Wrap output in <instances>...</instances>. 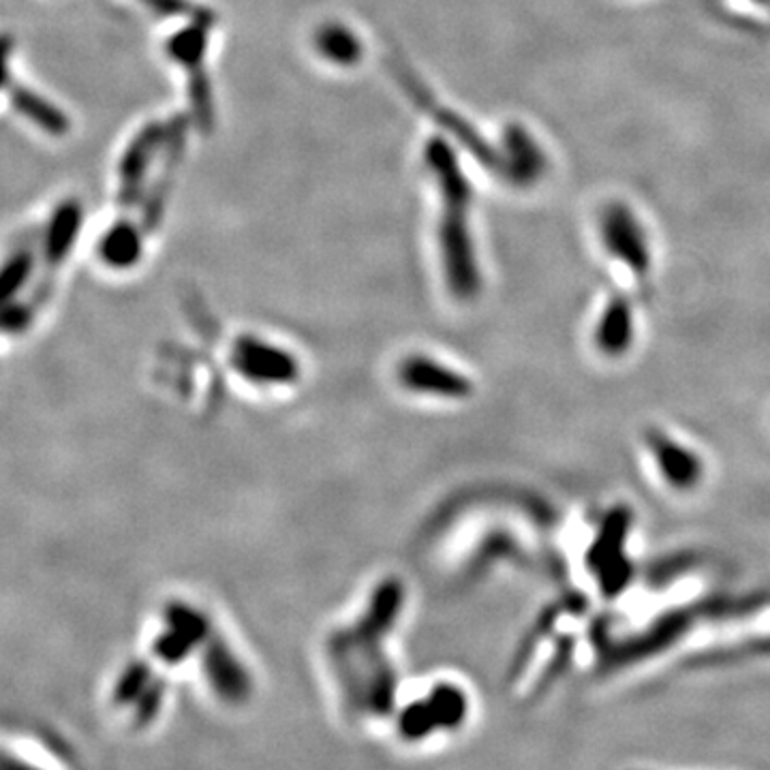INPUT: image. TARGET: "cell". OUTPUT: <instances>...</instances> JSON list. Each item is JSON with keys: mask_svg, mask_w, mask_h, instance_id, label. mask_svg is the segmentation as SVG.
Masks as SVG:
<instances>
[{"mask_svg": "<svg viewBox=\"0 0 770 770\" xmlns=\"http://www.w3.org/2000/svg\"><path fill=\"white\" fill-rule=\"evenodd\" d=\"M424 161L439 195L437 238L449 289L456 298L469 300L480 289V268L469 225L471 187L446 141L431 139Z\"/></svg>", "mask_w": 770, "mask_h": 770, "instance_id": "obj_1", "label": "cell"}, {"mask_svg": "<svg viewBox=\"0 0 770 770\" xmlns=\"http://www.w3.org/2000/svg\"><path fill=\"white\" fill-rule=\"evenodd\" d=\"M210 26L212 17L201 11L191 26L178 30L170 41H167V52L176 63L183 66V71L189 75L191 84L192 112L195 116L203 123H210L212 119V99H210V86H208V75H206V50H208V37H210Z\"/></svg>", "mask_w": 770, "mask_h": 770, "instance_id": "obj_2", "label": "cell"}, {"mask_svg": "<svg viewBox=\"0 0 770 770\" xmlns=\"http://www.w3.org/2000/svg\"><path fill=\"white\" fill-rule=\"evenodd\" d=\"M174 125L165 127L161 123H152L141 128L139 135H135V139L128 144L119 165V201L125 208L144 195V185L150 176V167L165 152L174 133Z\"/></svg>", "mask_w": 770, "mask_h": 770, "instance_id": "obj_3", "label": "cell"}, {"mask_svg": "<svg viewBox=\"0 0 770 770\" xmlns=\"http://www.w3.org/2000/svg\"><path fill=\"white\" fill-rule=\"evenodd\" d=\"M601 238L610 256L625 263L638 278L648 276L650 251L636 214L621 201L601 212Z\"/></svg>", "mask_w": 770, "mask_h": 770, "instance_id": "obj_4", "label": "cell"}, {"mask_svg": "<svg viewBox=\"0 0 770 770\" xmlns=\"http://www.w3.org/2000/svg\"><path fill=\"white\" fill-rule=\"evenodd\" d=\"M504 178L513 185H533L546 172V157L535 139L520 127L510 125L504 135Z\"/></svg>", "mask_w": 770, "mask_h": 770, "instance_id": "obj_5", "label": "cell"}, {"mask_svg": "<svg viewBox=\"0 0 770 770\" xmlns=\"http://www.w3.org/2000/svg\"><path fill=\"white\" fill-rule=\"evenodd\" d=\"M234 360L251 380L281 382L296 373L294 358L276 345L259 338H240L234 349Z\"/></svg>", "mask_w": 770, "mask_h": 770, "instance_id": "obj_6", "label": "cell"}, {"mask_svg": "<svg viewBox=\"0 0 770 770\" xmlns=\"http://www.w3.org/2000/svg\"><path fill=\"white\" fill-rule=\"evenodd\" d=\"M650 449L657 458V467L666 482L679 490H690L700 484L703 477V462L698 456L681 444L672 442L661 433H653L648 437Z\"/></svg>", "mask_w": 770, "mask_h": 770, "instance_id": "obj_7", "label": "cell"}, {"mask_svg": "<svg viewBox=\"0 0 770 770\" xmlns=\"http://www.w3.org/2000/svg\"><path fill=\"white\" fill-rule=\"evenodd\" d=\"M82 219H84L82 206L73 199L63 201L54 210L44 234V261L48 265L63 263L66 256L71 253L82 229Z\"/></svg>", "mask_w": 770, "mask_h": 770, "instance_id": "obj_8", "label": "cell"}, {"mask_svg": "<svg viewBox=\"0 0 770 770\" xmlns=\"http://www.w3.org/2000/svg\"><path fill=\"white\" fill-rule=\"evenodd\" d=\"M634 340V315L623 298H614L595 332V343L606 356H621L632 347Z\"/></svg>", "mask_w": 770, "mask_h": 770, "instance_id": "obj_9", "label": "cell"}, {"mask_svg": "<svg viewBox=\"0 0 770 770\" xmlns=\"http://www.w3.org/2000/svg\"><path fill=\"white\" fill-rule=\"evenodd\" d=\"M632 526V513L625 508H617L608 513L601 522V529L591 546L588 552V566L593 572H597L601 566L623 557V546L628 539Z\"/></svg>", "mask_w": 770, "mask_h": 770, "instance_id": "obj_10", "label": "cell"}, {"mask_svg": "<svg viewBox=\"0 0 770 770\" xmlns=\"http://www.w3.org/2000/svg\"><path fill=\"white\" fill-rule=\"evenodd\" d=\"M141 245H144V236H141L139 227L128 221H121V223H114L101 236L97 253L105 265L116 268V270H125L139 261Z\"/></svg>", "mask_w": 770, "mask_h": 770, "instance_id": "obj_11", "label": "cell"}, {"mask_svg": "<svg viewBox=\"0 0 770 770\" xmlns=\"http://www.w3.org/2000/svg\"><path fill=\"white\" fill-rule=\"evenodd\" d=\"M690 628V617L687 614H672L663 621H659L655 625L653 632H648V636H642L636 641L628 642L617 655H614V663H628L634 659L646 657L650 653H657L661 646L672 644L676 641L685 630Z\"/></svg>", "mask_w": 770, "mask_h": 770, "instance_id": "obj_12", "label": "cell"}, {"mask_svg": "<svg viewBox=\"0 0 770 770\" xmlns=\"http://www.w3.org/2000/svg\"><path fill=\"white\" fill-rule=\"evenodd\" d=\"M11 103L24 119H28L33 125H37L46 133L64 135L69 128V121L63 112L57 105H52L48 99H44L41 95L33 92L28 88H22V86L15 88L11 92Z\"/></svg>", "mask_w": 770, "mask_h": 770, "instance_id": "obj_13", "label": "cell"}, {"mask_svg": "<svg viewBox=\"0 0 770 770\" xmlns=\"http://www.w3.org/2000/svg\"><path fill=\"white\" fill-rule=\"evenodd\" d=\"M315 44L321 57H325L332 63L351 64L362 57V46L358 37L349 28L338 24L323 26L318 33Z\"/></svg>", "mask_w": 770, "mask_h": 770, "instance_id": "obj_14", "label": "cell"}, {"mask_svg": "<svg viewBox=\"0 0 770 770\" xmlns=\"http://www.w3.org/2000/svg\"><path fill=\"white\" fill-rule=\"evenodd\" d=\"M35 265L30 251H15L0 265V309L7 307L26 285Z\"/></svg>", "mask_w": 770, "mask_h": 770, "instance_id": "obj_15", "label": "cell"}, {"mask_svg": "<svg viewBox=\"0 0 770 770\" xmlns=\"http://www.w3.org/2000/svg\"><path fill=\"white\" fill-rule=\"evenodd\" d=\"M9 57H11V41L7 37H0V86L9 77Z\"/></svg>", "mask_w": 770, "mask_h": 770, "instance_id": "obj_16", "label": "cell"}]
</instances>
